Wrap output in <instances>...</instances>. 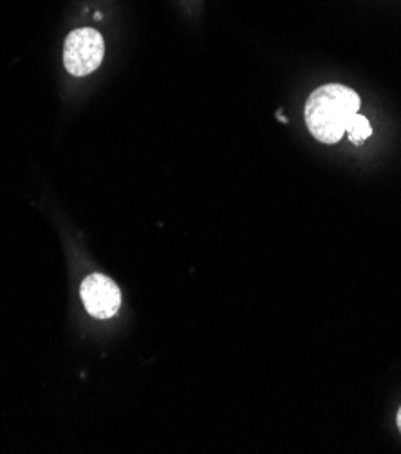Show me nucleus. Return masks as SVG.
Masks as SVG:
<instances>
[{
  "instance_id": "1",
  "label": "nucleus",
  "mask_w": 401,
  "mask_h": 454,
  "mask_svg": "<svg viewBox=\"0 0 401 454\" xmlns=\"http://www.w3.org/2000/svg\"><path fill=\"white\" fill-rule=\"evenodd\" d=\"M360 106V97L352 89L340 83L322 85L305 102L307 129L322 144H338Z\"/></svg>"
},
{
  "instance_id": "2",
  "label": "nucleus",
  "mask_w": 401,
  "mask_h": 454,
  "mask_svg": "<svg viewBox=\"0 0 401 454\" xmlns=\"http://www.w3.org/2000/svg\"><path fill=\"white\" fill-rule=\"evenodd\" d=\"M104 38L95 29L71 31L64 43V64L74 76H85L96 71L104 60Z\"/></svg>"
},
{
  "instance_id": "3",
  "label": "nucleus",
  "mask_w": 401,
  "mask_h": 454,
  "mask_svg": "<svg viewBox=\"0 0 401 454\" xmlns=\"http://www.w3.org/2000/svg\"><path fill=\"white\" fill-rule=\"evenodd\" d=\"M81 299L87 308L96 319H111L121 306L120 288L105 276L95 274L89 276L81 285Z\"/></svg>"
},
{
  "instance_id": "4",
  "label": "nucleus",
  "mask_w": 401,
  "mask_h": 454,
  "mask_svg": "<svg viewBox=\"0 0 401 454\" xmlns=\"http://www.w3.org/2000/svg\"><path fill=\"white\" fill-rule=\"evenodd\" d=\"M345 132H347L349 140H351L352 144L362 145V144L369 138V136L373 134V127H371V123H369V120H367L366 116L356 113V114L351 118V121H349Z\"/></svg>"
},
{
  "instance_id": "5",
  "label": "nucleus",
  "mask_w": 401,
  "mask_h": 454,
  "mask_svg": "<svg viewBox=\"0 0 401 454\" xmlns=\"http://www.w3.org/2000/svg\"><path fill=\"white\" fill-rule=\"evenodd\" d=\"M396 424H397V429L401 433V407L397 410V417H396Z\"/></svg>"
},
{
  "instance_id": "6",
  "label": "nucleus",
  "mask_w": 401,
  "mask_h": 454,
  "mask_svg": "<svg viewBox=\"0 0 401 454\" xmlns=\"http://www.w3.org/2000/svg\"><path fill=\"white\" fill-rule=\"evenodd\" d=\"M279 120H281V121H284V123H286V121H288V118H284V116H282V113H281V111H279Z\"/></svg>"
}]
</instances>
